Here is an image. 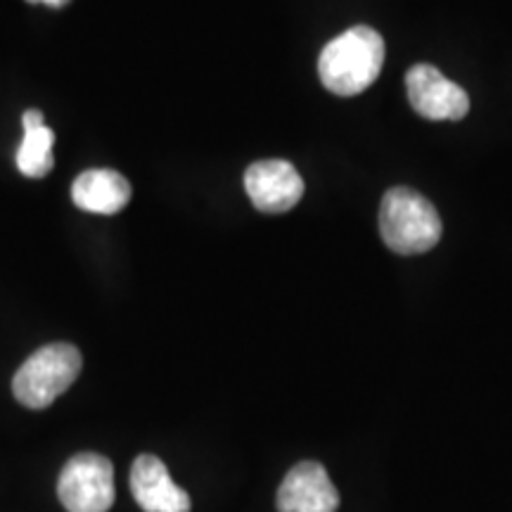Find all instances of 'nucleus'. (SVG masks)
Instances as JSON below:
<instances>
[{
	"mask_svg": "<svg viewBox=\"0 0 512 512\" xmlns=\"http://www.w3.org/2000/svg\"><path fill=\"white\" fill-rule=\"evenodd\" d=\"M384 64V41L375 29L351 27L320 50L318 76L335 95H358L377 81Z\"/></svg>",
	"mask_w": 512,
	"mask_h": 512,
	"instance_id": "nucleus-1",
	"label": "nucleus"
},
{
	"mask_svg": "<svg viewBox=\"0 0 512 512\" xmlns=\"http://www.w3.org/2000/svg\"><path fill=\"white\" fill-rule=\"evenodd\" d=\"M380 233L396 254H425L441 240V219L425 195L399 185L382 197Z\"/></svg>",
	"mask_w": 512,
	"mask_h": 512,
	"instance_id": "nucleus-2",
	"label": "nucleus"
},
{
	"mask_svg": "<svg viewBox=\"0 0 512 512\" xmlns=\"http://www.w3.org/2000/svg\"><path fill=\"white\" fill-rule=\"evenodd\" d=\"M83 358L74 344L55 342L31 354L12 377V394L31 411H43L76 382Z\"/></svg>",
	"mask_w": 512,
	"mask_h": 512,
	"instance_id": "nucleus-3",
	"label": "nucleus"
},
{
	"mask_svg": "<svg viewBox=\"0 0 512 512\" xmlns=\"http://www.w3.org/2000/svg\"><path fill=\"white\" fill-rule=\"evenodd\" d=\"M57 496L67 512H107L114 503V465L100 453H79L62 467Z\"/></svg>",
	"mask_w": 512,
	"mask_h": 512,
	"instance_id": "nucleus-4",
	"label": "nucleus"
},
{
	"mask_svg": "<svg viewBox=\"0 0 512 512\" xmlns=\"http://www.w3.org/2000/svg\"><path fill=\"white\" fill-rule=\"evenodd\" d=\"M406 91L413 110L430 121H460L470 112L467 93L432 64L408 69Z\"/></svg>",
	"mask_w": 512,
	"mask_h": 512,
	"instance_id": "nucleus-5",
	"label": "nucleus"
},
{
	"mask_svg": "<svg viewBox=\"0 0 512 512\" xmlns=\"http://www.w3.org/2000/svg\"><path fill=\"white\" fill-rule=\"evenodd\" d=\"M245 190L259 211L285 214L302 200L304 181L285 159H264L245 171Z\"/></svg>",
	"mask_w": 512,
	"mask_h": 512,
	"instance_id": "nucleus-6",
	"label": "nucleus"
},
{
	"mask_svg": "<svg viewBox=\"0 0 512 512\" xmlns=\"http://www.w3.org/2000/svg\"><path fill=\"white\" fill-rule=\"evenodd\" d=\"M275 505L278 512H337L339 494L323 465L304 460L287 472Z\"/></svg>",
	"mask_w": 512,
	"mask_h": 512,
	"instance_id": "nucleus-7",
	"label": "nucleus"
},
{
	"mask_svg": "<svg viewBox=\"0 0 512 512\" xmlns=\"http://www.w3.org/2000/svg\"><path fill=\"white\" fill-rule=\"evenodd\" d=\"M131 494L143 512H190L192 501L188 491L174 482L169 467L152 453H143L133 460Z\"/></svg>",
	"mask_w": 512,
	"mask_h": 512,
	"instance_id": "nucleus-8",
	"label": "nucleus"
},
{
	"mask_svg": "<svg viewBox=\"0 0 512 512\" xmlns=\"http://www.w3.org/2000/svg\"><path fill=\"white\" fill-rule=\"evenodd\" d=\"M131 183L119 171L91 169L72 183V200L79 209L91 214L112 216L131 202Z\"/></svg>",
	"mask_w": 512,
	"mask_h": 512,
	"instance_id": "nucleus-9",
	"label": "nucleus"
},
{
	"mask_svg": "<svg viewBox=\"0 0 512 512\" xmlns=\"http://www.w3.org/2000/svg\"><path fill=\"white\" fill-rule=\"evenodd\" d=\"M53 143L55 133L46 124L41 126H24L22 143L17 150V169L27 178H46L53 169Z\"/></svg>",
	"mask_w": 512,
	"mask_h": 512,
	"instance_id": "nucleus-10",
	"label": "nucleus"
},
{
	"mask_svg": "<svg viewBox=\"0 0 512 512\" xmlns=\"http://www.w3.org/2000/svg\"><path fill=\"white\" fill-rule=\"evenodd\" d=\"M27 3H43L50 5V8H64V5H69L72 0H27Z\"/></svg>",
	"mask_w": 512,
	"mask_h": 512,
	"instance_id": "nucleus-11",
	"label": "nucleus"
}]
</instances>
